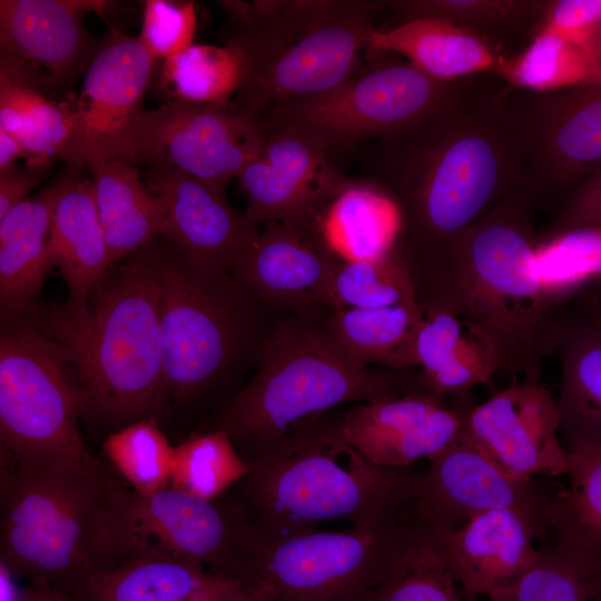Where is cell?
Wrapping results in <instances>:
<instances>
[{
	"label": "cell",
	"instance_id": "27",
	"mask_svg": "<svg viewBox=\"0 0 601 601\" xmlns=\"http://www.w3.org/2000/svg\"><path fill=\"white\" fill-rule=\"evenodd\" d=\"M50 88L37 67L1 52L0 127L21 145L28 165L63 159L72 136V107L50 99Z\"/></svg>",
	"mask_w": 601,
	"mask_h": 601
},
{
	"label": "cell",
	"instance_id": "17",
	"mask_svg": "<svg viewBox=\"0 0 601 601\" xmlns=\"http://www.w3.org/2000/svg\"><path fill=\"white\" fill-rule=\"evenodd\" d=\"M428 461L420 473V497L439 520L455 529L476 514L511 510L550 532L554 492L534 477L505 470L463 434Z\"/></svg>",
	"mask_w": 601,
	"mask_h": 601
},
{
	"label": "cell",
	"instance_id": "35",
	"mask_svg": "<svg viewBox=\"0 0 601 601\" xmlns=\"http://www.w3.org/2000/svg\"><path fill=\"white\" fill-rule=\"evenodd\" d=\"M493 72L514 89L555 91L601 83V58L592 47L539 29L522 52L501 57Z\"/></svg>",
	"mask_w": 601,
	"mask_h": 601
},
{
	"label": "cell",
	"instance_id": "1",
	"mask_svg": "<svg viewBox=\"0 0 601 601\" xmlns=\"http://www.w3.org/2000/svg\"><path fill=\"white\" fill-rule=\"evenodd\" d=\"M366 179L398 205V246L414 284L433 273L454 240L502 199L526 194L509 89L464 79L442 107L377 138L362 157Z\"/></svg>",
	"mask_w": 601,
	"mask_h": 601
},
{
	"label": "cell",
	"instance_id": "52",
	"mask_svg": "<svg viewBox=\"0 0 601 601\" xmlns=\"http://www.w3.org/2000/svg\"><path fill=\"white\" fill-rule=\"evenodd\" d=\"M590 601H601V571L592 580Z\"/></svg>",
	"mask_w": 601,
	"mask_h": 601
},
{
	"label": "cell",
	"instance_id": "10",
	"mask_svg": "<svg viewBox=\"0 0 601 601\" xmlns=\"http://www.w3.org/2000/svg\"><path fill=\"white\" fill-rule=\"evenodd\" d=\"M424 514L417 495L370 528L272 542L249 585L266 601H366L400 562Z\"/></svg>",
	"mask_w": 601,
	"mask_h": 601
},
{
	"label": "cell",
	"instance_id": "3",
	"mask_svg": "<svg viewBox=\"0 0 601 601\" xmlns=\"http://www.w3.org/2000/svg\"><path fill=\"white\" fill-rule=\"evenodd\" d=\"M151 243L115 264L85 304H52L29 317L61 347L81 415L116 430L157 420L169 403Z\"/></svg>",
	"mask_w": 601,
	"mask_h": 601
},
{
	"label": "cell",
	"instance_id": "32",
	"mask_svg": "<svg viewBox=\"0 0 601 601\" xmlns=\"http://www.w3.org/2000/svg\"><path fill=\"white\" fill-rule=\"evenodd\" d=\"M95 201L114 265L161 236L164 203L135 165L107 159L89 167Z\"/></svg>",
	"mask_w": 601,
	"mask_h": 601
},
{
	"label": "cell",
	"instance_id": "40",
	"mask_svg": "<svg viewBox=\"0 0 601 601\" xmlns=\"http://www.w3.org/2000/svg\"><path fill=\"white\" fill-rule=\"evenodd\" d=\"M250 467L225 431L206 430L175 446L170 486L214 501L226 495Z\"/></svg>",
	"mask_w": 601,
	"mask_h": 601
},
{
	"label": "cell",
	"instance_id": "43",
	"mask_svg": "<svg viewBox=\"0 0 601 601\" xmlns=\"http://www.w3.org/2000/svg\"><path fill=\"white\" fill-rule=\"evenodd\" d=\"M600 571L601 562L553 543L515 584L487 601H590L592 580Z\"/></svg>",
	"mask_w": 601,
	"mask_h": 601
},
{
	"label": "cell",
	"instance_id": "26",
	"mask_svg": "<svg viewBox=\"0 0 601 601\" xmlns=\"http://www.w3.org/2000/svg\"><path fill=\"white\" fill-rule=\"evenodd\" d=\"M555 355L561 364L559 431L566 451L601 444V324L569 304Z\"/></svg>",
	"mask_w": 601,
	"mask_h": 601
},
{
	"label": "cell",
	"instance_id": "54",
	"mask_svg": "<svg viewBox=\"0 0 601 601\" xmlns=\"http://www.w3.org/2000/svg\"><path fill=\"white\" fill-rule=\"evenodd\" d=\"M601 289V288H600Z\"/></svg>",
	"mask_w": 601,
	"mask_h": 601
},
{
	"label": "cell",
	"instance_id": "41",
	"mask_svg": "<svg viewBox=\"0 0 601 601\" xmlns=\"http://www.w3.org/2000/svg\"><path fill=\"white\" fill-rule=\"evenodd\" d=\"M329 296L333 311L380 308L416 300L414 280L400 246L381 259L338 262Z\"/></svg>",
	"mask_w": 601,
	"mask_h": 601
},
{
	"label": "cell",
	"instance_id": "38",
	"mask_svg": "<svg viewBox=\"0 0 601 601\" xmlns=\"http://www.w3.org/2000/svg\"><path fill=\"white\" fill-rule=\"evenodd\" d=\"M533 268L548 293L564 305L601 288V225L538 236Z\"/></svg>",
	"mask_w": 601,
	"mask_h": 601
},
{
	"label": "cell",
	"instance_id": "24",
	"mask_svg": "<svg viewBox=\"0 0 601 601\" xmlns=\"http://www.w3.org/2000/svg\"><path fill=\"white\" fill-rule=\"evenodd\" d=\"M423 318L402 358L401 368L418 366L425 388L443 400L470 396L501 371L483 339L454 311L423 305Z\"/></svg>",
	"mask_w": 601,
	"mask_h": 601
},
{
	"label": "cell",
	"instance_id": "44",
	"mask_svg": "<svg viewBox=\"0 0 601 601\" xmlns=\"http://www.w3.org/2000/svg\"><path fill=\"white\" fill-rule=\"evenodd\" d=\"M196 29L194 1L147 0L138 39L156 61H164L194 45Z\"/></svg>",
	"mask_w": 601,
	"mask_h": 601
},
{
	"label": "cell",
	"instance_id": "33",
	"mask_svg": "<svg viewBox=\"0 0 601 601\" xmlns=\"http://www.w3.org/2000/svg\"><path fill=\"white\" fill-rule=\"evenodd\" d=\"M453 529L425 509L404 555L366 601H479L453 569L449 553Z\"/></svg>",
	"mask_w": 601,
	"mask_h": 601
},
{
	"label": "cell",
	"instance_id": "15",
	"mask_svg": "<svg viewBox=\"0 0 601 601\" xmlns=\"http://www.w3.org/2000/svg\"><path fill=\"white\" fill-rule=\"evenodd\" d=\"M157 62L138 37L110 28L71 106L72 136L62 159L68 166L129 157Z\"/></svg>",
	"mask_w": 601,
	"mask_h": 601
},
{
	"label": "cell",
	"instance_id": "9",
	"mask_svg": "<svg viewBox=\"0 0 601 601\" xmlns=\"http://www.w3.org/2000/svg\"><path fill=\"white\" fill-rule=\"evenodd\" d=\"M110 566L139 556L190 561L248 584L266 544L229 495L204 500L173 486L150 494L114 487L105 515ZM109 566V568H110Z\"/></svg>",
	"mask_w": 601,
	"mask_h": 601
},
{
	"label": "cell",
	"instance_id": "21",
	"mask_svg": "<svg viewBox=\"0 0 601 601\" xmlns=\"http://www.w3.org/2000/svg\"><path fill=\"white\" fill-rule=\"evenodd\" d=\"M146 185L165 208L161 236L188 262L233 272L259 233L225 193L168 167H151Z\"/></svg>",
	"mask_w": 601,
	"mask_h": 601
},
{
	"label": "cell",
	"instance_id": "23",
	"mask_svg": "<svg viewBox=\"0 0 601 601\" xmlns=\"http://www.w3.org/2000/svg\"><path fill=\"white\" fill-rule=\"evenodd\" d=\"M544 533L516 511L474 515L449 536V553L459 581L477 598L511 588L536 564L541 550L533 541Z\"/></svg>",
	"mask_w": 601,
	"mask_h": 601
},
{
	"label": "cell",
	"instance_id": "13",
	"mask_svg": "<svg viewBox=\"0 0 601 601\" xmlns=\"http://www.w3.org/2000/svg\"><path fill=\"white\" fill-rule=\"evenodd\" d=\"M509 99L532 205L552 206L601 169V83Z\"/></svg>",
	"mask_w": 601,
	"mask_h": 601
},
{
	"label": "cell",
	"instance_id": "7",
	"mask_svg": "<svg viewBox=\"0 0 601 601\" xmlns=\"http://www.w3.org/2000/svg\"><path fill=\"white\" fill-rule=\"evenodd\" d=\"M228 17L226 45L245 65L233 101L262 116L324 95L351 79L376 29L384 1H220Z\"/></svg>",
	"mask_w": 601,
	"mask_h": 601
},
{
	"label": "cell",
	"instance_id": "2",
	"mask_svg": "<svg viewBox=\"0 0 601 601\" xmlns=\"http://www.w3.org/2000/svg\"><path fill=\"white\" fill-rule=\"evenodd\" d=\"M532 207L524 193L499 201L454 240L415 293L421 306L454 311L512 377L541 381L568 305L553 298L534 272Z\"/></svg>",
	"mask_w": 601,
	"mask_h": 601
},
{
	"label": "cell",
	"instance_id": "6",
	"mask_svg": "<svg viewBox=\"0 0 601 601\" xmlns=\"http://www.w3.org/2000/svg\"><path fill=\"white\" fill-rule=\"evenodd\" d=\"M0 461V563L27 585L76 597L110 565L104 523L117 481L92 455Z\"/></svg>",
	"mask_w": 601,
	"mask_h": 601
},
{
	"label": "cell",
	"instance_id": "45",
	"mask_svg": "<svg viewBox=\"0 0 601 601\" xmlns=\"http://www.w3.org/2000/svg\"><path fill=\"white\" fill-rule=\"evenodd\" d=\"M600 18L601 0L550 1L539 29L552 31L593 48V38Z\"/></svg>",
	"mask_w": 601,
	"mask_h": 601
},
{
	"label": "cell",
	"instance_id": "30",
	"mask_svg": "<svg viewBox=\"0 0 601 601\" xmlns=\"http://www.w3.org/2000/svg\"><path fill=\"white\" fill-rule=\"evenodd\" d=\"M315 230L338 262L388 256L401 240L402 213L396 201L367 180H351L328 203Z\"/></svg>",
	"mask_w": 601,
	"mask_h": 601
},
{
	"label": "cell",
	"instance_id": "49",
	"mask_svg": "<svg viewBox=\"0 0 601 601\" xmlns=\"http://www.w3.org/2000/svg\"><path fill=\"white\" fill-rule=\"evenodd\" d=\"M571 305L601 324V289H590L575 297Z\"/></svg>",
	"mask_w": 601,
	"mask_h": 601
},
{
	"label": "cell",
	"instance_id": "28",
	"mask_svg": "<svg viewBox=\"0 0 601 601\" xmlns=\"http://www.w3.org/2000/svg\"><path fill=\"white\" fill-rule=\"evenodd\" d=\"M246 585L190 561L139 556L96 572L75 598L82 601H227Z\"/></svg>",
	"mask_w": 601,
	"mask_h": 601
},
{
	"label": "cell",
	"instance_id": "46",
	"mask_svg": "<svg viewBox=\"0 0 601 601\" xmlns=\"http://www.w3.org/2000/svg\"><path fill=\"white\" fill-rule=\"evenodd\" d=\"M583 225H601V169L572 190L544 235Z\"/></svg>",
	"mask_w": 601,
	"mask_h": 601
},
{
	"label": "cell",
	"instance_id": "47",
	"mask_svg": "<svg viewBox=\"0 0 601 601\" xmlns=\"http://www.w3.org/2000/svg\"><path fill=\"white\" fill-rule=\"evenodd\" d=\"M47 167L28 165L0 173V218L19 204L28 200Z\"/></svg>",
	"mask_w": 601,
	"mask_h": 601
},
{
	"label": "cell",
	"instance_id": "22",
	"mask_svg": "<svg viewBox=\"0 0 601 601\" xmlns=\"http://www.w3.org/2000/svg\"><path fill=\"white\" fill-rule=\"evenodd\" d=\"M107 1L1 0V52L37 67L51 88L67 90L93 59L99 45L87 30L88 12H102Z\"/></svg>",
	"mask_w": 601,
	"mask_h": 601
},
{
	"label": "cell",
	"instance_id": "25",
	"mask_svg": "<svg viewBox=\"0 0 601 601\" xmlns=\"http://www.w3.org/2000/svg\"><path fill=\"white\" fill-rule=\"evenodd\" d=\"M75 167L0 218L1 321L26 317L53 269L48 240L53 210Z\"/></svg>",
	"mask_w": 601,
	"mask_h": 601
},
{
	"label": "cell",
	"instance_id": "53",
	"mask_svg": "<svg viewBox=\"0 0 601 601\" xmlns=\"http://www.w3.org/2000/svg\"><path fill=\"white\" fill-rule=\"evenodd\" d=\"M593 48L595 52L599 55V57L601 58V18L595 29V33L593 38Z\"/></svg>",
	"mask_w": 601,
	"mask_h": 601
},
{
	"label": "cell",
	"instance_id": "42",
	"mask_svg": "<svg viewBox=\"0 0 601 601\" xmlns=\"http://www.w3.org/2000/svg\"><path fill=\"white\" fill-rule=\"evenodd\" d=\"M102 452L114 469L140 494H150L170 485L175 446L156 418L127 424L102 443Z\"/></svg>",
	"mask_w": 601,
	"mask_h": 601
},
{
	"label": "cell",
	"instance_id": "11",
	"mask_svg": "<svg viewBox=\"0 0 601 601\" xmlns=\"http://www.w3.org/2000/svg\"><path fill=\"white\" fill-rule=\"evenodd\" d=\"M80 398L61 347L29 317L1 323L0 457L49 463L89 455Z\"/></svg>",
	"mask_w": 601,
	"mask_h": 601
},
{
	"label": "cell",
	"instance_id": "36",
	"mask_svg": "<svg viewBox=\"0 0 601 601\" xmlns=\"http://www.w3.org/2000/svg\"><path fill=\"white\" fill-rule=\"evenodd\" d=\"M569 486L554 492L550 532L556 544L601 562V444L568 451Z\"/></svg>",
	"mask_w": 601,
	"mask_h": 601
},
{
	"label": "cell",
	"instance_id": "16",
	"mask_svg": "<svg viewBox=\"0 0 601 601\" xmlns=\"http://www.w3.org/2000/svg\"><path fill=\"white\" fill-rule=\"evenodd\" d=\"M260 154L239 174L247 216L258 226L283 223L314 228L348 178L335 158L294 127H267Z\"/></svg>",
	"mask_w": 601,
	"mask_h": 601
},
{
	"label": "cell",
	"instance_id": "19",
	"mask_svg": "<svg viewBox=\"0 0 601 601\" xmlns=\"http://www.w3.org/2000/svg\"><path fill=\"white\" fill-rule=\"evenodd\" d=\"M472 405L470 396H384L346 408L343 428L351 444L371 463L406 469L420 459H432L460 440Z\"/></svg>",
	"mask_w": 601,
	"mask_h": 601
},
{
	"label": "cell",
	"instance_id": "12",
	"mask_svg": "<svg viewBox=\"0 0 601 601\" xmlns=\"http://www.w3.org/2000/svg\"><path fill=\"white\" fill-rule=\"evenodd\" d=\"M463 81L434 79L411 63L380 65L324 95L273 108L260 118L267 127L308 134L336 158L364 140L432 114L457 93Z\"/></svg>",
	"mask_w": 601,
	"mask_h": 601
},
{
	"label": "cell",
	"instance_id": "14",
	"mask_svg": "<svg viewBox=\"0 0 601 601\" xmlns=\"http://www.w3.org/2000/svg\"><path fill=\"white\" fill-rule=\"evenodd\" d=\"M263 119L233 100L200 105L167 100L146 110L126 161L168 167L220 191L262 151Z\"/></svg>",
	"mask_w": 601,
	"mask_h": 601
},
{
	"label": "cell",
	"instance_id": "18",
	"mask_svg": "<svg viewBox=\"0 0 601 601\" xmlns=\"http://www.w3.org/2000/svg\"><path fill=\"white\" fill-rule=\"evenodd\" d=\"M555 397L541 381L513 380L467 412L463 436L505 470L534 477L566 474Z\"/></svg>",
	"mask_w": 601,
	"mask_h": 601
},
{
	"label": "cell",
	"instance_id": "29",
	"mask_svg": "<svg viewBox=\"0 0 601 601\" xmlns=\"http://www.w3.org/2000/svg\"><path fill=\"white\" fill-rule=\"evenodd\" d=\"M73 174L56 204L48 240L53 268L68 288L70 306L86 303L93 287L114 266L98 215L91 179Z\"/></svg>",
	"mask_w": 601,
	"mask_h": 601
},
{
	"label": "cell",
	"instance_id": "31",
	"mask_svg": "<svg viewBox=\"0 0 601 601\" xmlns=\"http://www.w3.org/2000/svg\"><path fill=\"white\" fill-rule=\"evenodd\" d=\"M367 49L400 53L417 70L443 81L494 71L501 59L490 43L474 32L434 18H417L387 29H375Z\"/></svg>",
	"mask_w": 601,
	"mask_h": 601
},
{
	"label": "cell",
	"instance_id": "4",
	"mask_svg": "<svg viewBox=\"0 0 601 601\" xmlns=\"http://www.w3.org/2000/svg\"><path fill=\"white\" fill-rule=\"evenodd\" d=\"M334 410L252 462L227 493L265 544L332 521L375 525L420 494V473L367 461L347 440Z\"/></svg>",
	"mask_w": 601,
	"mask_h": 601
},
{
	"label": "cell",
	"instance_id": "5",
	"mask_svg": "<svg viewBox=\"0 0 601 601\" xmlns=\"http://www.w3.org/2000/svg\"><path fill=\"white\" fill-rule=\"evenodd\" d=\"M328 312L278 318L254 376L213 415L207 430L225 431L247 462L348 403L428 393L420 372L354 361L329 329Z\"/></svg>",
	"mask_w": 601,
	"mask_h": 601
},
{
	"label": "cell",
	"instance_id": "37",
	"mask_svg": "<svg viewBox=\"0 0 601 601\" xmlns=\"http://www.w3.org/2000/svg\"><path fill=\"white\" fill-rule=\"evenodd\" d=\"M159 76L167 100L223 105L231 101L240 89L245 65L233 46L194 43L165 59Z\"/></svg>",
	"mask_w": 601,
	"mask_h": 601
},
{
	"label": "cell",
	"instance_id": "8",
	"mask_svg": "<svg viewBox=\"0 0 601 601\" xmlns=\"http://www.w3.org/2000/svg\"><path fill=\"white\" fill-rule=\"evenodd\" d=\"M151 246L168 398L177 404L206 402L257 365L278 318L233 272L188 262L162 236Z\"/></svg>",
	"mask_w": 601,
	"mask_h": 601
},
{
	"label": "cell",
	"instance_id": "39",
	"mask_svg": "<svg viewBox=\"0 0 601 601\" xmlns=\"http://www.w3.org/2000/svg\"><path fill=\"white\" fill-rule=\"evenodd\" d=\"M550 1L541 0H397L385 1L402 23L417 18L449 21L474 32L487 43L524 31L542 21Z\"/></svg>",
	"mask_w": 601,
	"mask_h": 601
},
{
	"label": "cell",
	"instance_id": "34",
	"mask_svg": "<svg viewBox=\"0 0 601 601\" xmlns=\"http://www.w3.org/2000/svg\"><path fill=\"white\" fill-rule=\"evenodd\" d=\"M417 300L328 312L326 322L343 349L357 363L401 370L402 358L423 318ZM406 371V370H405Z\"/></svg>",
	"mask_w": 601,
	"mask_h": 601
},
{
	"label": "cell",
	"instance_id": "50",
	"mask_svg": "<svg viewBox=\"0 0 601 601\" xmlns=\"http://www.w3.org/2000/svg\"><path fill=\"white\" fill-rule=\"evenodd\" d=\"M18 601H82L49 589L26 585L19 589Z\"/></svg>",
	"mask_w": 601,
	"mask_h": 601
},
{
	"label": "cell",
	"instance_id": "51",
	"mask_svg": "<svg viewBox=\"0 0 601 601\" xmlns=\"http://www.w3.org/2000/svg\"><path fill=\"white\" fill-rule=\"evenodd\" d=\"M227 601H266V599L259 587L247 584L242 591Z\"/></svg>",
	"mask_w": 601,
	"mask_h": 601
},
{
	"label": "cell",
	"instance_id": "48",
	"mask_svg": "<svg viewBox=\"0 0 601 601\" xmlns=\"http://www.w3.org/2000/svg\"><path fill=\"white\" fill-rule=\"evenodd\" d=\"M21 157H27L21 145L0 127V173L17 167L16 160Z\"/></svg>",
	"mask_w": 601,
	"mask_h": 601
},
{
	"label": "cell",
	"instance_id": "20",
	"mask_svg": "<svg viewBox=\"0 0 601 601\" xmlns=\"http://www.w3.org/2000/svg\"><path fill=\"white\" fill-rule=\"evenodd\" d=\"M338 260L314 228L267 223L233 273L277 318L333 311L331 284Z\"/></svg>",
	"mask_w": 601,
	"mask_h": 601
}]
</instances>
